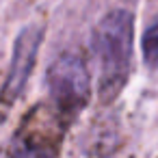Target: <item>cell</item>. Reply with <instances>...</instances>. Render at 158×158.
<instances>
[{"label":"cell","instance_id":"1","mask_svg":"<svg viewBox=\"0 0 158 158\" xmlns=\"http://www.w3.org/2000/svg\"><path fill=\"white\" fill-rule=\"evenodd\" d=\"M93 52L100 69V95L113 100L126 85L132 61V15L123 9L108 11L93 31Z\"/></svg>","mask_w":158,"mask_h":158},{"label":"cell","instance_id":"5","mask_svg":"<svg viewBox=\"0 0 158 158\" xmlns=\"http://www.w3.org/2000/svg\"><path fill=\"white\" fill-rule=\"evenodd\" d=\"M143 59L149 67H158V18L143 35Z\"/></svg>","mask_w":158,"mask_h":158},{"label":"cell","instance_id":"3","mask_svg":"<svg viewBox=\"0 0 158 158\" xmlns=\"http://www.w3.org/2000/svg\"><path fill=\"white\" fill-rule=\"evenodd\" d=\"M39 44H41V28L39 26L24 28L20 33V37L15 39L9 76H7V82H5V95L7 98H18V93L26 85L28 74H31V69L35 65V56H37Z\"/></svg>","mask_w":158,"mask_h":158},{"label":"cell","instance_id":"2","mask_svg":"<svg viewBox=\"0 0 158 158\" xmlns=\"http://www.w3.org/2000/svg\"><path fill=\"white\" fill-rule=\"evenodd\" d=\"M48 89L59 113L74 117L78 115L91 93V80L85 61L78 54H61L48 69Z\"/></svg>","mask_w":158,"mask_h":158},{"label":"cell","instance_id":"4","mask_svg":"<svg viewBox=\"0 0 158 158\" xmlns=\"http://www.w3.org/2000/svg\"><path fill=\"white\" fill-rule=\"evenodd\" d=\"M11 158H54V152L48 143H39L35 139H22L13 145Z\"/></svg>","mask_w":158,"mask_h":158}]
</instances>
